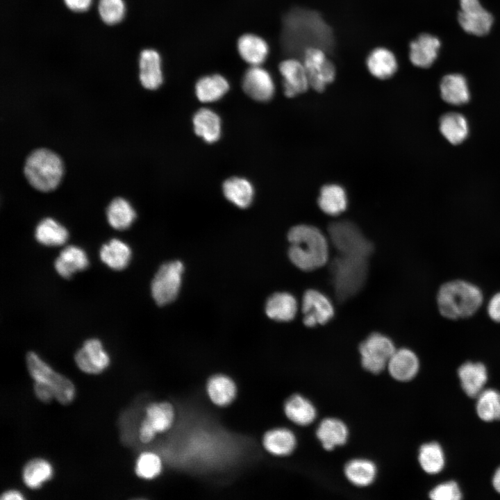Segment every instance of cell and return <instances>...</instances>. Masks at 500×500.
<instances>
[{"label": "cell", "mask_w": 500, "mask_h": 500, "mask_svg": "<svg viewBox=\"0 0 500 500\" xmlns=\"http://www.w3.org/2000/svg\"><path fill=\"white\" fill-rule=\"evenodd\" d=\"M328 234L337 251L330 266L333 287L338 299L345 300L356 294L365 283L373 246L349 221L331 223Z\"/></svg>", "instance_id": "cell-1"}, {"label": "cell", "mask_w": 500, "mask_h": 500, "mask_svg": "<svg viewBox=\"0 0 500 500\" xmlns=\"http://www.w3.org/2000/svg\"><path fill=\"white\" fill-rule=\"evenodd\" d=\"M291 245L288 255L292 262L303 271L324 266L328 258V244L324 235L316 227L299 224L288 232Z\"/></svg>", "instance_id": "cell-2"}, {"label": "cell", "mask_w": 500, "mask_h": 500, "mask_svg": "<svg viewBox=\"0 0 500 500\" xmlns=\"http://www.w3.org/2000/svg\"><path fill=\"white\" fill-rule=\"evenodd\" d=\"M483 294L476 285L461 280L443 284L439 289L437 302L440 314L448 319L468 317L481 306Z\"/></svg>", "instance_id": "cell-3"}, {"label": "cell", "mask_w": 500, "mask_h": 500, "mask_svg": "<svg viewBox=\"0 0 500 500\" xmlns=\"http://www.w3.org/2000/svg\"><path fill=\"white\" fill-rule=\"evenodd\" d=\"M24 174L36 190L49 192L59 185L63 174L60 158L54 152L40 149L33 151L24 165Z\"/></svg>", "instance_id": "cell-4"}, {"label": "cell", "mask_w": 500, "mask_h": 500, "mask_svg": "<svg viewBox=\"0 0 500 500\" xmlns=\"http://www.w3.org/2000/svg\"><path fill=\"white\" fill-rule=\"evenodd\" d=\"M28 371L34 381L41 382L51 388L55 399L62 405L70 403L75 396L73 383L55 372L38 354L29 351L26 356Z\"/></svg>", "instance_id": "cell-5"}, {"label": "cell", "mask_w": 500, "mask_h": 500, "mask_svg": "<svg viewBox=\"0 0 500 500\" xmlns=\"http://www.w3.org/2000/svg\"><path fill=\"white\" fill-rule=\"evenodd\" d=\"M301 58L310 88L317 92H323L336 78L337 69L333 61L324 50L314 46L306 47Z\"/></svg>", "instance_id": "cell-6"}, {"label": "cell", "mask_w": 500, "mask_h": 500, "mask_svg": "<svg viewBox=\"0 0 500 500\" xmlns=\"http://www.w3.org/2000/svg\"><path fill=\"white\" fill-rule=\"evenodd\" d=\"M183 269V265L179 260L160 266L151 285V295L157 304L163 306L176 299L181 288Z\"/></svg>", "instance_id": "cell-7"}, {"label": "cell", "mask_w": 500, "mask_h": 500, "mask_svg": "<svg viewBox=\"0 0 500 500\" xmlns=\"http://www.w3.org/2000/svg\"><path fill=\"white\" fill-rule=\"evenodd\" d=\"M394 351L390 338L378 333H372L359 347L362 365L369 372L380 373L388 365Z\"/></svg>", "instance_id": "cell-8"}, {"label": "cell", "mask_w": 500, "mask_h": 500, "mask_svg": "<svg viewBox=\"0 0 500 500\" xmlns=\"http://www.w3.org/2000/svg\"><path fill=\"white\" fill-rule=\"evenodd\" d=\"M460 10L457 19L462 29L467 33L483 37L490 32L494 17L485 10L480 0H459Z\"/></svg>", "instance_id": "cell-9"}, {"label": "cell", "mask_w": 500, "mask_h": 500, "mask_svg": "<svg viewBox=\"0 0 500 500\" xmlns=\"http://www.w3.org/2000/svg\"><path fill=\"white\" fill-rule=\"evenodd\" d=\"M303 322L308 327L327 323L334 315L332 303L322 292L315 290L306 291L302 299Z\"/></svg>", "instance_id": "cell-10"}, {"label": "cell", "mask_w": 500, "mask_h": 500, "mask_svg": "<svg viewBox=\"0 0 500 500\" xmlns=\"http://www.w3.org/2000/svg\"><path fill=\"white\" fill-rule=\"evenodd\" d=\"M440 40L428 33H421L408 44V59L417 67L427 69L437 60L441 47Z\"/></svg>", "instance_id": "cell-11"}, {"label": "cell", "mask_w": 500, "mask_h": 500, "mask_svg": "<svg viewBox=\"0 0 500 500\" xmlns=\"http://www.w3.org/2000/svg\"><path fill=\"white\" fill-rule=\"evenodd\" d=\"M278 70L283 78L284 94L292 98L306 92L310 88L303 64L297 58L291 57L282 60Z\"/></svg>", "instance_id": "cell-12"}, {"label": "cell", "mask_w": 500, "mask_h": 500, "mask_svg": "<svg viewBox=\"0 0 500 500\" xmlns=\"http://www.w3.org/2000/svg\"><path fill=\"white\" fill-rule=\"evenodd\" d=\"M74 360L82 372L91 374L101 373L110 362L108 353L97 338L87 340L75 353Z\"/></svg>", "instance_id": "cell-13"}, {"label": "cell", "mask_w": 500, "mask_h": 500, "mask_svg": "<svg viewBox=\"0 0 500 500\" xmlns=\"http://www.w3.org/2000/svg\"><path fill=\"white\" fill-rule=\"evenodd\" d=\"M242 88L251 98L258 101H267L274 94L275 85L269 72L265 68L251 66L242 78Z\"/></svg>", "instance_id": "cell-14"}, {"label": "cell", "mask_w": 500, "mask_h": 500, "mask_svg": "<svg viewBox=\"0 0 500 500\" xmlns=\"http://www.w3.org/2000/svg\"><path fill=\"white\" fill-rule=\"evenodd\" d=\"M365 61L368 72L381 81L392 78L399 69L394 52L383 46H377L370 50Z\"/></svg>", "instance_id": "cell-15"}, {"label": "cell", "mask_w": 500, "mask_h": 500, "mask_svg": "<svg viewBox=\"0 0 500 500\" xmlns=\"http://www.w3.org/2000/svg\"><path fill=\"white\" fill-rule=\"evenodd\" d=\"M140 80L148 90H156L162 83L161 58L154 49L143 50L140 56Z\"/></svg>", "instance_id": "cell-16"}, {"label": "cell", "mask_w": 500, "mask_h": 500, "mask_svg": "<svg viewBox=\"0 0 500 500\" xmlns=\"http://www.w3.org/2000/svg\"><path fill=\"white\" fill-rule=\"evenodd\" d=\"M419 367L415 353L405 348L395 350L388 363L390 375L399 381L411 380L417 374Z\"/></svg>", "instance_id": "cell-17"}, {"label": "cell", "mask_w": 500, "mask_h": 500, "mask_svg": "<svg viewBox=\"0 0 500 500\" xmlns=\"http://www.w3.org/2000/svg\"><path fill=\"white\" fill-rule=\"evenodd\" d=\"M89 260L85 251L79 247L69 245L63 249L54 262L58 274L65 278L86 269Z\"/></svg>", "instance_id": "cell-18"}, {"label": "cell", "mask_w": 500, "mask_h": 500, "mask_svg": "<svg viewBox=\"0 0 500 500\" xmlns=\"http://www.w3.org/2000/svg\"><path fill=\"white\" fill-rule=\"evenodd\" d=\"M237 47L240 57L251 66L262 64L269 53V45L261 37L247 33L238 40Z\"/></svg>", "instance_id": "cell-19"}, {"label": "cell", "mask_w": 500, "mask_h": 500, "mask_svg": "<svg viewBox=\"0 0 500 500\" xmlns=\"http://www.w3.org/2000/svg\"><path fill=\"white\" fill-rule=\"evenodd\" d=\"M461 386L470 397H477L482 391L488 379L485 366L481 362H467L458 371Z\"/></svg>", "instance_id": "cell-20"}, {"label": "cell", "mask_w": 500, "mask_h": 500, "mask_svg": "<svg viewBox=\"0 0 500 500\" xmlns=\"http://www.w3.org/2000/svg\"><path fill=\"white\" fill-rule=\"evenodd\" d=\"M442 99L452 105H462L469 99V92L465 77L460 74H449L440 83Z\"/></svg>", "instance_id": "cell-21"}, {"label": "cell", "mask_w": 500, "mask_h": 500, "mask_svg": "<svg viewBox=\"0 0 500 500\" xmlns=\"http://www.w3.org/2000/svg\"><path fill=\"white\" fill-rule=\"evenodd\" d=\"M99 256L101 261L114 270H122L131 261L132 252L130 247L123 241L113 238L101 247Z\"/></svg>", "instance_id": "cell-22"}, {"label": "cell", "mask_w": 500, "mask_h": 500, "mask_svg": "<svg viewBox=\"0 0 500 500\" xmlns=\"http://www.w3.org/2000/svg\"><path fill=\"white\" fill-rule=\"evenodd\" d=\"M296 299L288 292H276L267 300L265 306L267 315L276 321L288 322L294 319L297 312Z\"/></svg>", "instance_id": "cell-23"}, {"label": "cell", "mask_w": 500, "mask_h": 500, "mask_svg": "<svg viewBox=\"0 0 500 500\" xmlns=\"http://www.w3.org/2000/svg\"><path fill=\"white\" fill-rule=\"evenodd\" d=\"M194 129L197 135L208 143H213L221 135V119L208 108L199 110L193 117Z\"/></svg>", "instance_id": "cell-24"}, {"label": "cell", "mask_w": 500, "mask_h": 500, "mask_svg": "<svg viewBox=\"0 0 500 500\" xmlns=\"http://www.w3.org/2000/svg\"><path fill=\"white\" fill-rule=\"evenodd\" d=\"M319 440L326 450L344 444L348 437V429L340 420L326 418L318 426L316 432Z\"/></svg>", "instance_id": "cell-25"}, {"label": "cell", "mask_w": 500, "mask_h": 500, "mask_svg": "<svg viewBox=\"0 0 500 500\" xmlns=\"http://www.w3.org/2000/svg\"><path fill=\"white\" fill-rule=\"evenodd\" d=\"M228 89L229 83L226 78L217 74L200 78L195 85L197 97L203 103L220 99Z\"/></svg>", "instance_id": "cell-26"}, {"label": "cell", "mask_w": 500, "mask_h": 500, "mask_svg": "<svg viewBox=\"0 0 500 500\" xmlns=\"http://www.w3.org/2000/svg\"><path fill=\"white\" fill-rule=\"evenodd\" d=\"M206 390L210 400L215 405L225 406L235 399L237 388L234 381L227 376L216 374L207 383Z\"/></svg>", "instance_id": "cell-27"}, {"label": "cell", "mask_w": 500, "mask_h": 500, "mask_svg": "<svg viewBox=\"0 0 500 500\" xmlns=\"http://www.w3.org/2000/svg\"><path fill=\"white\" fill-rule=\"evenodd\" d=\"M318 205L326 214L337 216L347 207L345 190L337 184H328L322 187L318 198Z\"/></svg>", "instance_id": "cell-28"}, {"label": "cell", "mask_w": 500, "mask_h": 500, "mask_svg": "<svg viewBox=\"0 0 500 500\" xmlns=\"http://www.w3.org/2000/svg\"><path fill=\"white\" fill-rule=\"evenodd\" d=\"M223 192L229 201L241 208L249 206L254 195L252 184L240 177L227 179L223 184Z\"/></svg>", "instance_id": "cell-29"}, {"label": "cell", "mask_w": 500, "mask_h": 500, "mask_svg": "<svg viewBox=\"0 0 500 500\" xmlns=\"http://www.w3.org/2000/svg\"><path fill=\"white\" fill-rule=\"evenodd\" d=\"M265 449L275 456H286L291 453L296 446V438L292 431L284 428H274L263 436Z\"/></svg>", "instance_id": "cell-30"}, {"label": "cell", "mask_w": 500, "mask_h": 500, "mask_svg": "<svg viewBox=\"0 0 500 500\" xmlns=\"http://www.w3.org/2000/svg\"><path fill=\"white\" fill-rule=\"evenodd\" d=\"M284 411L290 421L301 426L310 424L316 417L314 406L299 394H294L285 401Z\"/></svg>", "instance_id": "cell-31"}, {"label": "cell", "mask_w": 500, "mask_h": 500, "mask_svg": "<svg viewBox=\"0 0 500 500\" xmlns=\"http://www.w3.org/2000/svg\"><path fill=\"white\" fill-rule=\"evenodd\" d=\"M36 240L45 246L55 247L65 244L69 237L66 228L52 218L40 221L35 231Z\"/></svg>", "instance_id": "cell-32"}, {"label": "cell", "mask_w": 500, "mask_h": 500, "mask_svg": "<svg viewBox=\"0 0 500 500\" xmlns=\"http://www.w3.org/2000/svg\"><path fill=\"white\" fill-rule=\"evenodd\" d=\"M174 419V410L168 402L153 403L146 408V416L143 422L148 424L156 433L168 430Z\"/></svg>", "instance_id": "cell-33"}, {"label": "cell", "mask_w": 500, "mask_h": 500, "mask_svg": "<svg viewBox=\"0 0 500 500\" xmlns=\"http://www.w3.org/2000/svg\"><path fill=\"white\" fill-rule=\"evenodd\" d=\"M109 224L117 230H125L131 226L136 217L135 210L126 199L117 197L108 205L106 210Z\"/></svg>", "instance_id": "cell-34"}, {"label": "cell", "mask_w": 500, "mask_h": 500, "mask_svg": "<svg viewBox=\"0 0 500 500\" xmlns=\"http://www.w3.org/2000/svg\"><path fill=\"white\" fill-rule=\"evenodd\" d=\"M440 129L445 138L453 144L462 142L468 133L465 118L456 112L444 115L440 120Z\"/></svg>", "instance_id": "cell-35"}, {"label": "cell", "mask_w": 500, "mask_h": 500, "mask_svg": "<svg viewBox=\"0 0 500 500\" xmlns=\"http://www.w3.org/2000/svg\"><path fill=\"white\" fill-rule=\"evenodd\" d=\"M344 474L351 483L363 487L374 481L376 474V467L370 460L354 459L346 464Z\"/></svg>", "instance_id": "cell-36"}, {"label": "cell", "mask_w": 500, "mask_h": 500, "mask_svg": "<svg viewBox=\"0 0 500 500\" xmlns=\"http://www.w3.org/2000/svg\"><path fill=\"white\" fill-rule=\"evenodd\" d=\"M53 470L50 463L42 458L28 460L23 467L22 478L24 483L30 488H39L42 483L52 476Z\"/></svg>", "instance_id": "cell-37"}, {"label": "cell", "mask_w": 500, "mask_h": 500, "mask_svg": "<svg viewBox=\"0 0 500 500\" xmlns=\"http://www.w3.org/2000/svg\"><path fill=\"white\" fill-rule=\"evenodd\" d=\"M422 468L428 474L440 472L444 465V454L437 442H429L421 446L418 456Z\"/></svg>", "instance_id": "cell-38"}, {"label": "cell", "mask_w": 500, "mask_h": 500, "mask_svg": "<svg viewBox=\"0 0 500 500\" xmlns=\"http://www.w3.org/2000/svg\"><path fill=\"white\" fill-rule=\"evenodd\" d=\"M476 412L483 421L500 419V392L496 390H483L478 396Z\"/></svg>", "instance_id": "cell-39"}, {"label": "cell", "mask_w": 500, "mask_h": 500, "mask_svg": "<svg viewBox=\"0 0 500 500\" xmlns=\"http://www.w3.org/2000/svg\"><path fill=\"white\" fill-rule=\"evenodd\" d=\"M162 469L160 457L150 451L142 453L136 462L135 473L144 479H151L158 476Z\"/></svg>", "instance_id": "cell-40"}, {"label": "cell", "mask_w": 500, "mask_h": 500, "mask_svg": "<svg viewBox=\"0 0 500 500\" xmlns=\"http://www.w3.org/2000/svg\"><path fill=\"white\" fill-rule=\"evenodd\" d=\"M98 9L101 19L110 25L119 22L125 12L123 0H100Z\"/></svg>", "instance_id": "cell-41"}, {"label": "cell", "mask_w": 500, "mask_h": 500, "mask_svg": "<svg viewBox=\"0 0 500 500\" xmlns=\"http://www.w3.org/2000/svg\"><path fill=\"white\" fill-rule=\"evenodd\" d=\"M429 497L433 500H458L462 498V493L456 482L448 481L435 487Z\"/></svg>", "instance_id": "cell-42"}, {"label": "cell", "mask_w": 500, "mask_h": 500, "mask_svg": "<svg viewBox=\"0 0 500 500\" xmlns=\"http://www.w3.org/2000/svg\"><path fill=\"white\" fill-rule=\"evenodd\" d=\"M33 390L37 398L44 403H49L55 398L51 388L41 382L34 381Z\"/></svg>", "instance_id": "cell-43"}, {"label": "cell", "mask_w": 500, "mask_h": 500, "mask_svg": "<svg viewBox=\"0 0 500 500\" xmlns=\"http://www.w3.org/2000/svg\"><path fill=\"white\" fill-rule=\"evenodd\" d=\"M488 312L493 321L500 323V292L494 294L490 299Z\"/></svg>", "instance_id": "cell-44"}, {"label": "cell", "mask_w": 500, "mask_h": 500, "mask_svg": "<svg viewBox=\"0 0 500 500\" xmlns=\"http://www.w3.org/2000/svg\"><path fill=\"white\" fill-rule=\"evenodd\" d=\"M64 2L70 10L82 12L88 9L92 0H64Z\"/></svg>", "instance_id": "cell-45"}, {"label": "cell", "mask_w": 500, "mask_h": 500, "mask_svg": "<svg viewBox=\"0 0 500 500\" xmlns=\"http://www.w3.org/2000/svg\"><path fill=\"white\" fill-rule=\"evenodd\" d=\"M0 499L1 500H21L24 499V497L19 491L10 490L2 493Z\"/></svg>", "instance_id": "cell-46"}, {"label": "cell", "mask_w": 500, "mask_h": 500, "mask_svg": "<svg viewBox=\"0 0 500 500\" xmlns=\"http://www.w3.org/2000/svg\"><path fill=\"white\" fill-rule=\"evenodd\" d=\"M492 485L494 489L500 493V467L496 470L493 476Z\"/></svg>", "instance_id": "cell-47"}]
</instances>
